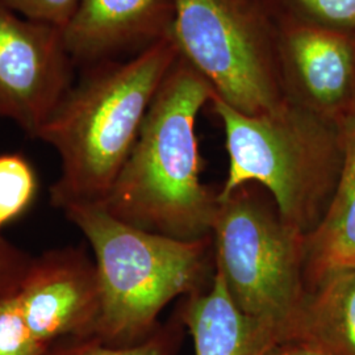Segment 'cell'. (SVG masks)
Masks as SVG:
<instances>
[{
  "label": "cell",
  "instance_id": "7c38bea8",
  "mask_svg": "<svg viewBox=\"0 0 355 355\" xmlns=\"http://www.w3.org/2000/svg\"><path fill=\"white\" fill-rule=\"evenodd\" d=\"M343 167L329 208L305 237L308 290L330 272L355 266V114L340 127Z\"/></svg>",
  "mask_w": 355,
  "mask_h": 355
},
{
  "label": "cell",
  "instance_id": "5bb4252c",
  "mask_svg": "<svg viewBox=\"0 0 355 355\" xmlns=\"http://www.w3.org/2000/svg\"><path fill=\"white\" fill-rule=\"evenodd\" d=\"M37 192V173L26 155L0 154V233L26 215Z\"/></svg>",
  "mask_w": 355,
  "mask_h": 355
},
{
  "label": "cell",
  "instance_id": "5b68a950",
  "mask_svg": "<svg viewBox=\"0 0 355 355\" xmlns=\"http://www.w3.org/2000/svg\"><path fill=\"white\" fill-rule=\"evenodd\" d=\"M217 199L211 236L215 271L241 312L268 327L278 341L288 340L308 293L306 236L282 217L258 184Z\"/></svg>",
  "mask_w": 355,
  "mask_h": 355
},
{
  "label": "cell",
  "instance_id": "9a60e30c",
  "mask_svg": "<svg viewBox=\"0 0 355 355\" xmlns=\"http://www.w3.org/2000/svg\"><path fill=\"white\" fill-rule=\"evenodd\" d=\"M272 17L321 26L355 37V0H262Z\"/></svg>",
  "mask_w": 355,
  "mask_h": 355
},
{
  "label": "cell",
  "instance_id": "6da1fadb",
  "mask_svg": "<svg viewBox=\"0 0 355 355\" xmlns=\"http://www.w3.org/2000/svg\"><path fill=\"white\" fill-rule=\"evenodd\" d=\"M214 89L180 57L145 116L103 207L133 227L196 241L211 239L218 191L200 179L196 119Z\"/></svg>",
  "mask_w": 355,
  "mask_h": 355
},
{
  "label": "cell",
  "instance_id": "7a4b0ae2",
  "mask_svg": "<svg viewBox=\"0 0 355 355\" xmlns=\"http://www.w3.org/2000/svg\"><path fill=\"white\" fill-rule=\"evenodd\" d=\"M179 58L171 36L125 60L83 69L38 133L57 152L51 204L103 203L132 152L164 79Z\"/></svg>",
  "mask_w": 355,
  "mask_h": 355
},
{
  "label": "cell",
  "instance_id": "d6986e66",
  "mask_svg": "<svg viewBox=\"0 0 355 355\" xmlns=\"http://www.w3.org/2000/svg\"><path fill=\"white\" fill-rule=\"evenodd\" d=\"M33 258L0 233V297L19 291Z\"/></svg>",
  "mask_w": 355,
  "mask_h": 355
},
{
  "label": "cell",
  "instance_id": "8992f818",
  "mask_svg": "<svg viewBox=\"0 0 355 355\" xmlns=\"http://www.w3.org/2000/svg\"><path fill=\"white\" fill-rule=\"evenodd\" d=\"M171 38L179 57L236 111L266 114L287 102L274 17L262 0H174Z\"/></svg>",
  "mask_w": 355,
  "mask_h": 355
},
{
  "label": "cell",
  "instance_id": "52a82bcc",
  "mask_svg": "<svg viewBox=\"0 0 355 355\" xmlns=\"http://www.w3.org/2000/svg\"><path fill=\"white\" fill-rule=\"evenodd\" d=\"M64 31L28 20L0 3V119L38 133L76 82Z\"/></svg>",
  "mask_w": 355,
  "mask_h": 355
},
{
  "label": "cell",
  "instance_id": "2e32d148",
  "mask_svg": "<svg viewBox=\"0 0 355 355\" xmlns=\"http://www.w3.org/2000/svg\"><path fill=\"white\" fill-rule=\"evenodd\" d=\"M60 343L48 346L35 337L26 324L17 292L0 297V355H55Z\"/></svg>",
  "mask_w": 355,
  "mask_h": 355
},
{
  "label": "cell",
  "instance_id": "ac0fdd59",
  "mask_svg": "<svg viewBox=\"0 0 355 355\" xmlns=\"http://www.w3.org/2000/svg\"><path fill=\"white\" fill-rule=\"evenodd\" d=\"M0 3L28 20L64 31L76 13L79 0H0Z\"/></svg>",
  "mask_w": 355,
  "mask_h": 355
},
{
  "label": "cell",
  "instance_id": "44dd1931",
  "mask_svg": "<svg viewBox=\"0 0 355 355\" xmlns=\"http://www.w3.org/2000/svg\"><path fill=\"white\" fill-rule=\"evenodd\" d=\"M89 341V340H66L60 343L55 355H79Z\"/></svg>",
  "mask_w": 355,
  "mask_h": 355
},
{
  "label": "cell",
  "instance_id": "ffe728a7",
  "mask_svg": "<svg viewBox=\"0 0 355 355\" xmlns=\"http://www.w3.org/2000/svg\"><path fill=\"white\" fill-rule=\"evenodd\" d=\"M265 355H329L318 343L304 338H290L274 343Z\"/></svg>",
  "mask_w": 355,
  "mask_h": 355
},
{
  "label": "cell",
  "instance_id": "7402d4cb",
  "mask_svg": "<svg viewBox=\"0 0 355 355\" xmlns=\"http://www.w3.org/2000/svg\"><path fill=\"white\" fill-rule=\"evenodd\" d=\"M354 268H355V266H354Z\"/></svg>",
  "mask_w": 355,
  "mask_h": 355
},
{
  "label": "cell",
  "instance_id": "e0dca14e",
  "mask_svg": "<svg viewBox=\"0 0 355 355\" xmlns=\"http://www.w3.org/2000/svg\"><path fill=\"white\" fill-rule=\"evenodd\" d=\"M184 327L174 315L173 318L161 324L144 341L123 347L107 346L98 340H89L79 355H175L183 341Z\"/></svg>",
  "mask_w": 355,
  "mask_h": 355
},
{
  "label": "cell",
  "instance_id": "8fae6325",
  "mask_svg": "<svg viewBox=\"0 0 355 355\" xmlns=\"http://www.w3.org/2000/svg\"><path fill=\"white\" fill-rule=\"evenodd\" d=\"M175 315L192 336L195 355H265L278 341L272 330L233 303L217 271L211 288L190 295Z\"/></svg>",
  "mask_w": 355,
  "mask_h": 355
},
{
  "label": "cell",
  "instance_id": "277c9868",
  "mask_svg": "<svg viewBox=\"0 0 355 355\" xmlns=\"http://www.w3.org/2000/svg\"><path fill=\"white\" fill-rule=\"evenodd\" d=\"M228 153L218 198L254 183L268 192L282 217L308 236L324 218L343 167L340 128L292 103L245 114L214 96Z\"/></svg>",
  "mask_w": 355,
  "mask_h": 355
},
{
  "label": "cell",
  "instance_id": "3957f363",
  "mask_svg": "<svg viewBox=\"0 0 355 355\" xmlns=\"http://www.w3.org/2000/svg\"><path fill=\"white\" fill-rule=\"evenodd\" d=\"M64 216L89 241L102 292L95 340L123 347L144 341L166 305L202 291L212 237L186 241L133 227L101 203L73 204Z\"/></svg>",
  "mask_w": 355,
  "mask_h": 355
},
{
  "label": "cell",
  "instance_id": "30bf717a",
  "mask_svg": "<svg viewBox=\"0 0 355 355\" xmlns=\"http://www.w3.org/2000/svg\"><path fill=\"white\" fill-rule=\"evenodd\" d=\"M173 23L174 0H79L64 41L85 69L139 54L170 37Z\"/></svg>",
  "mask_w": 355,
  "mask_h": 355
},
{
  "label": "cell",
  "instance_id": "ba28073f",
  "mask_svg": "<svg viewBox=\"0 0 355 355\" xmlns=\"http://www.w3.org/2000/svg\"><path fill=\"white\" fill-rule=\"evenodd\" d=\"M280 83L288 102L341 127L355 114V37L274 17Z\"/></svg>",
  "mask_w": 355,
  "mask_h": 355
},
{
  "label": "cell",
  "instance_id": "4fadbf2b",
  "mask_svg": "<svg viewBox=\"0 0 355 355\" xmlns=\"http://www.w3.org/2000/svg\"><path fill=\"white\" fill-rule=\"evenodd\" d=\"M290 338L318 343L329 355H355L354 267L333 271L308 290Z\"/></svg>",
  "mask_w": 355,
  "mask_h": 355
},
{
  "label": "cell",
  "instance_id": "9c48e42d",
  "mask_svg": "<svg viewBox=\"0 0 355 355\" xmlns=\"http://www.w3.org/2000/svg\"><path fill=\"white\" fill-rule=\"evenodd\" d=\"M17 297L28 327L41 343L55 346L95 338L102 292L95 261L82 245L35 257Z\"/></svg>",
  "mask_w": 355,
  "mask_h": 355
}]
</instances>
